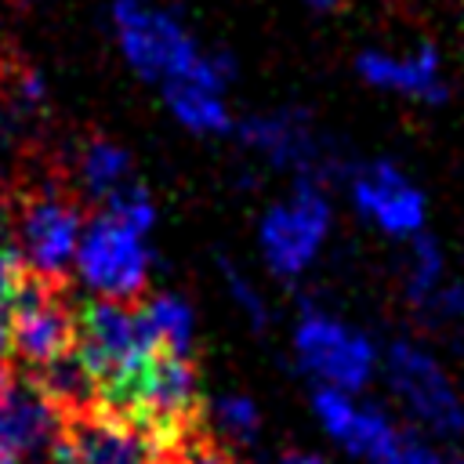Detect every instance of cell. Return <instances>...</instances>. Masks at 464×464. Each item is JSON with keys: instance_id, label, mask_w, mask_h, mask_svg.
Returning a JSON list of instances; mask_svg holds the SVG:
<instances>
[{"instance_id": "obj_1", "label": "cell", "mask_w": 464, "mask_h": 464, "mask_svg": "<svg viewBox=\"0 0 464 464\" xmlns=\"http://www.w3.org/2000/svg\"><path fill=\"white\" fill-rule=\"evenodd\" d=\"M109 25L123 62L149 83L188 80L207 47L196 44L188 25L152 0H112Z\"/></svg>"}, {"instance_id": "obj_2", "label": "cell", "mask_w": 464, "mask_h": 464, "mask_svg": "<svg viewBox=\"0 0 464 464\" xmlns=\"http://www.w3.org/2000/svg\"><path fill=\"white\" fill-rule=\"evenodd\" d=\"M76 355L98 388V402L120 395L152 355L138 304L91 297L76 312Z\"/></svg>"}, {"instance_id": "obj_3", "label": "cell", "mask_w": 464, "mask_h": 464, "mask_svg": "<svg viewBox=\"0 0 464 464\" xmlns=\"http://www.w3.org/2000/svg\"><path fill=\"white\" fill-rule=\"evenodd\" d=\"M334 228V203L323 185L294 181V188L268 203L257 221V250L272 276L301 279L323 254Z\"/></svg>"}, {"instance_id": "obj_4", "label": "cell", "mask_w": 464, "mask_h": 464, "mask_svg": "<svg viewBox=\"0 0 464 464\" xmlns=\"http://www.w3.org/2000/svg\"><path fill=\"white\" fill-rule=\"evenodd\" d=\"M72 272L94 297L134 304L149 290V276H152L149 236L98 210L94 218L83 221Z\"/></svg>"}, {"instance_id": "obj_5", "label": "cell", "mask_w": 464, "mask_h": 464, "mask_svg": "<svg viewBox=\"0 0 464 464\" xmlns=\"http://www.w3.org/2000/svg\"><path fill=\"white\" fill-rule=\"evenodd\" d=\"M290 344L297 366L315 381V388L359 395L381 370V352L362 330L312 304L301 312Z\"/></svg>"}, {"instance_id": "obj_6", "label": "cell", "mask_w": 464, "mask_h": 464, "mask_svg": "<svg viewBox=\"0 0 464 464\" xmlns=\"http://www.w3.org/2000/svg\"><path fill=\"white\" fill-rule=\"evenodd\" d=\"M381 370L402 410L439 439L464 435V395L457 392L446 366L417 341L399 337L384 348Z\"/></svg>"}, {"instance_id": "obj_7", "label": "cell", "mask_w": 464, "mask_h": 464, "mask_svg": "<svg viewBox=\"0 0 464 464\" xmlns=\"http://www.w3.org/2000/svg\"><path fill=\"white\" fill-rule=\"evenodd\" d=\"M250 152L268 160L276 170H290L294 181H315L326 188V181L348 174V160L337 156V145L323 138L304 109H276L250 116L236 123L232 130Z\"/></svg>"}, {"instance_id": "obj_8", "label": "cell", "mask_w": 464, "mask_h": 464, "mask_svg": "<svg viewBox=\"0 0 464 464\" xmlns=\"http://www.w3.org/2000/svg\"><path fill=\"white\" fill-rule=\"evenodd\" d=\"M18 257L33 279L58 283L76 257L83 214L72 196L58 188H33L18 207Z\"/></svg>"}, {"instance_id": "obj_9", "label": "cell", "mask_w": 464, "mask_h": 464, "mask_svg": "<svg viewBox=\"0 0 464 464\" xmlns=\"http://www.w3.org/2000/svg\"><path fill=\"white\" fill-rule=\"evenodd\" d=\"M76 348V312L65 304L54 283L25 279L11 304V355L25 373H40Z\"/></svg>"}, {"instance_id": "obj_10", "label": "cell", "mask_w": 464, "mask_h": 464, "mask_svg": "<svg viewBox=\"0 0 464 464\" xmlns=\"http://www.w3.org/2000/svg\"><path fill=\"white\" fill-rule=\"evenodd\" d=\"M352 207L384 236L413 239L428 221V196L420 185L392 160L352 163L344 174Z\"/></svg>"}, {"instance_id": "obj_11", "label": "cell", "mask_w": 464, "mask_h": 464, "mask_svg": "<svg viewBox=\"0 0 464 464\" xmlns=\"http://www.w3.org/2000/svg\"><path fill=\"white\" fill-rule=\"evenodd\" d=\"M65 431V410L54 406L29 373L0 370V450L36 460L51 457Z\"/></svg>"}, {"instance_id": "obj_12", "label": "cell", "mask_w": 464, "mask_h": 464, "mask_svg": "<svg viewBox=\"0 0 464 464\" xmlns=\"http://www.w3.org/2000/svg\"><path fill=\"white\" fill-rule=\"evenodd\" d=\"M312 413L344 453L362 460H377L402 435V428L377 402H359L352 392L337 388H312Z\"/></svg>"}, {"instance_id": "obj_13", "label": "cell", "mask_w": 464, "mask_h": 464, "mask_svg": "<svg viewBox=\"0 0 464 464\" xmlns=\"http://www.w3.org/2000/svg\"><path fill=\"white\" fill-rule=\"evenodd\" d=\"M355 69L370 87L388 91V94H402L413 102H428V105H439L450 91L442 80V58L431 44H420L406 54L370 47L355 58Z\"/></svg>"}, {"instance_id": "obj_14", "label": "cell", "mask_w": 464, "mask_h": 464, "mask_svg": "<svg viewBox=\"0 0 464 464\" xmlns=\"http://www.w3.org/2000/svg\"><path fill=\"white\" fill-rule=\"evenodd\" d=\"M160 91H163L167 112H170L188 134L221 138V134H232V130H236L232 109H228V102H225V91L207 87V83H196V80H170V83H163Z\"/></svg>"}, {"instance_id": "obj_15", "label": "cell", "mask_w": 464, "mask_h": 464, "mask_svg": "<svg viewBox=\"0 0 464 464\" xmlns=\"http://www.w3.org/2000/svg\"><path fill=\"white\" fill-rule=\"evenodd\" d=\"M138 312H141V326L149 334L152 352L192 355V348H196V312L181 294H174V290L152 294L145 304H138Z\"/></svg>"}, {"instance_id": "obj_16", "label": "cell", "mask_w": 464, "mask_h": 464, "mask_svg": "<svg viewBox=\"0 0 464 464\" xmlns=\"http://www.w3.org/2000/svg\"><path fill=\"white\" fill-rule=\"evenodd\" d=\"M76 174H80V188L91 199L105 203L112 192H120L127 181H134V163L120 141L87 138L80 145V156H76Z\"/></svg>"}, {"instance_id": "obj_17", "label": "cell", "mask_w": 464, "mask_h": 464, "mask_svg": "<svg viewBox=\"0 0 464 464\" xmlns=\"http://www.w3.org/2000/svg\"><path fill=\"white\" fill-rule=\"evenodd\" d=\"M442 283H446L442 246L428 232H417L413 239H406V257H402V290H406V301L410 304H420Z\"/></svg>"}, {"instance_id": "obj_18", "label": "cell", "mask_w": 464, "mask_h": 464, "mask_svg": "<svg viewBox=\"0 0 464 464\" xmlns=\"http://www.w3.org/2000/svg\"><path fill=\"white\" fill-rule=\"evenodd\" d=\"M210 424L228 439V442H243L250 446L261 435V410L250 395L228 392L221 399L210 402Z\"/></svg>"}, {"instance_id": "obj_19", "label": "cell", "mask_w": 464, "mask_h": 464, "mask_svg": "<svg viewBox=\"0 0 464 464\" xmlns=\"http://www.w3.org/2000/svg\"><path fill=\"white\" fill-rule=\"evenodd\" d=\"M102 210L105 214H112L116 221H123V225H130V228H138V232H152V225H156V203H152V196H149V188L145 185H138V181H127L120 192H112L105 203H102Z\"/></svg>"}, {"instance_id": "obj_20", "label": "cell", "mask_w": 464, "mask_h": 464, "mask_svg": "<svg viewBox=\"0 0 464 464\" xmlns=\"http://www.w3.org/2000/svg\"><path fill=\"white\" fill-rule=\"evenodd\" d=\"M413 308L420 312V319L431 330H457V326H464V286L460 283H442Z\"/></svg>"}, {"instance_id": "obj_21", "label": "cell", "mask_w": 464, "mask_h": 464, "mask_svg": "<svg viewBox=\"0 0 464 464\" xmlns=\"http://www.w3.org/2000/svg\"><path fill=\"white\" fill-rule=\"evenodd\" d=\"M221 279H225V290L236 301V308L254 323V330H265L268 326V304H265L261 290L246 279V272L239 265H232V261H221Z\"/></svg>"}, {"instance_id": "obj_22", "label": "cell", "mask_w": 464, "mask_h": 464, "mask_svg": "<svg viewBox=\"0 0 464 464\" xmlns=\"http://www.w3.org/2000/svg\"><path fill=\"white\" fill-rule=\"evenodd\" d=\"M7 98L14 112H40L47 105V80L36 69H14Z\"/></svg>"}, {"instance_id": "obj_23", "label": "cell", "mask_w": 464, "mask_h": 464, "mask_svg": "<svg viewBox=\"0 0 464 464\" xmlns=\"http://www.w3.org/2000/svg\"><path fill=\"white\" fill-rule=\"evenodd\" d=\"M370 464H446L420 435H413V431H402L399 439H395V446L388 450V453H381L377 460H370Z\"/></svg>"}, {"instance_id": "obj_24", "label": "cell", "mask_w": 464, "mask_h": 464, "mask_svg": "<svg viewBox=\"0 0 464 464\" xmlns=\"http://www.w3.org/2000/svg\"><path fill=\"white\" fill-rule=\"evenodd\" d=\"M11 355V304H0V370Z\"/></svg>"}, {"instance_id": "obj_25", "label": "cell", "mask_w": 464, "mask_h": 464, "mask_svg": "<svg viewBox=\"0 0 464 464\" xmlns=\"http://www.w3.org/2000/svg\"><path fill=\"white\" fill-rule=\"evenodd\" d=\"M279 464H326V460L315 457V453H301V450H294V453H286Z\"/></svg>"}, {"instance_id": "obj_26", "label": "cell", "mask_w": 464, "mask_h": 464, "mask_svg": "<svg viewBox=\"0 0 464 464\" xmlns=\"http://www.w3.org/2000/svg\"><path fill=\"white\" fill-rule=\"evenodd\" d=\"M312 11H319V14H326V11H337L341 7V0H304Z\"/></svg>"}, {"instance_id": "obj_27", "label": "cell", "mask_w": 464, "mask_h": 464, "mask_svg": "<svg viewBox=\"0 0 464 464\" xmlns=\"http://www.w3.org/2000/svg\"><path fill=\"white\" fill-rule=\"evenodd\" d=\"M0 464H33V460H25V457H14V453H4V450H0Z\"/></svg>"}]
</instances>
